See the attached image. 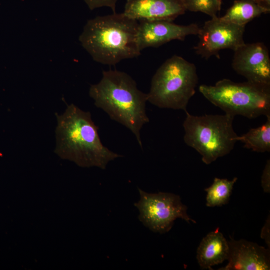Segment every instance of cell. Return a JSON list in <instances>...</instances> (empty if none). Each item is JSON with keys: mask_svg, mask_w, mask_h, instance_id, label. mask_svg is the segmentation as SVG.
<instances>
[{"mask_svg": "<svg viewBox=\"0 0 270 270\" xmlns=\"http://www.w3.org/2000/svg\"><path fill=\"white\" fill-rule=\"evenodd\" d=\"M228 254V240L218 228L202 239L198 248L196 259L202 268L212 270V266L227 260Z\"/></svg>", "mask_w": 270, "mask_h": 270, "instance_id": "13", "label": "cell"}, {"mask_svg": "<svg viewBox=\"0 0 270 270\" xmlns=\"http://www.w3.org/2000/svg\"><path fill=\"white\" fill-rule=\"evenodd\" d=\"M56 116L54 152L61 158L82 167L105 169L110 162L122 156L103 145L90 112L72 104Z\"/></svg>", "mask_w": 270, "mask_h": 270, "instance_id": "1", "label": "cell"}, {"mask_svg": "<svg viewBox=\"0 0 270 270\" xmlns=\"http://www.w3.org/2000/svg\"><path fill=\"white\" fill-rule=\"evenodd\" d=\"M186 10L202 12L211 18L220 10L221 0H184Z\"/></svg>", "mask_w": 270, "mask_h": 270, "instance_id": "17", "label": "cell"}, {"mask_svg": "<svg viewBox=\"0 0 270 270\" xmlns=\"http://www.w3.org/2000/svg\"><path fill=\"white\" fill-rule=\"evenodd\" d=\"M138 190L140 198L134 206L140 212L138 219L152 231L166 232L178 218L196 223L188 214L187 207L182 203L179 196L164 192L148 193L140 188Z\"/></svg>", "mask_w": 270, "mask_h": 270, "instance_id": "7", "label": "cell"}, {"mask_svg": "<svg viewBox=\"0 0 270 270\" xmlns=\"http://www.w3.org/2000/svg\"><path fill=\"white\" fill-rule=\"evenodd\" d=\"M270 216H268V218L264 224V225L261 233L260 237L262 238L264 240L265 242L268 246V248L270 247Z\"/></svg>", "mask_w": 270, "mask_h": 270, "instance_id": "20", "label": "cell"}, {"mask_svg": "<svg viewBox=\"0 0 270 270\" xmlns=\"http://www.w3.org/2000/svg\"><path fill=\"white\" fill-rule=\"evenodd\" d=\"M138 42L140 50L158 47L172 40H184L190 35H198L200 27L196 24L179 25L166 20L140 21Z\"/></svg>", "mask_w": 270, "mask_h": 270, "instance_id": "10", "label": "cell"}, {"mask_svg": "<svg viewBox=\"0 0 270 270\" xmlns=\"http://www.w3.org/2000/svg\"><path fill=\"white\" fill-rule=\"evenodd\" d=\"M266 117V122L261 126L250 128L241 136H238L237 142L244 143V148L258 152H270V115Z\"/></svg>", "mask_w": 270, "mask_h": 270, "instance_id": "15", "label": "cell"}, {"mask_svg": "<svg viewBox=\"0 0 270 270\" xmlns=\"http://www.w3.org/2000/svg\"><path fill=\"white\" fill-rule=\"evenodd\" d=\"M186 10L184 0H126L123 13L138 22H172Z\"/></svg>", "mask_w": 270, "mask_h": 270, "instance_id": "12", "label": "cell"}, {"mask_svg": "<svg viewBox=\"0 0 270 270\" xmlns=\"http://www.w3.org/2000/svg\"><path fill=\"white\" fill-rule=\"evenodd\" d=\"M118 0H84L90 10L106 6L112 10L113 13L116 12V4Z\"/></svg>", "mask_w": 270, "mask_h": 270, "instance_id": "18", "label": "cell"}, {"mask_svg": "<svg viewBox=\"0 0 270 270\" xmlns=\"http://www.w3.org/2000/svg\"><path fill=\"white\" fill-rule=\"evenodd\" d=\"M228 262L222 270H266L270 269V249L244 240L228 241Z\"/></svg>", "mask_w": 270, "mask_h": 270, "instance_id": "11", "label": "cell"}, {"mask_svg": "<svg viewBox=\"0 0 270 270\" xmlns=\"http://www.w3.org/2000/svg\"><path fill=\"white\" fill-rule=\"evenodd\" d=\"M268 12L253 0H235L225 14L220 18L224 21L245 26L254 18Z\"/></svg>", "mask_w": 270, "mask_h": 270, "instance_id": "14", "label": "cell"}, {"mask_svg": "<svg viewBox=\"0 0 270 270\" xmlns=\"http://www.w3.org/2000/svg\"><path fill=\"white\" fill-rule=\"evenodd\" d=\"M238 180L215 178L212 185L205 188L206 192V206L208 207L220 206L226 204L230 199L234 184Z\"/></svg>", "mask_w": 270, "mask_h": 270, "instance_id": "16", "label": "cell"}, {"mask_svg": "<svg viewBox=\"0 0 270 270\" xmlns=\"http://www.w3.org/2000/svg\"><path fill=\"white\" fill-rule=\"evenodd\" d=\"M89 95L96 107L128 128L142 148L140 130L149 122L146 110L148 94L138 88L129 74L116 70L102 71L99 82L90 86Z\"/></svg>", "mask_w": 270, "mask_h": 270, "instance_id": "2", "label": "cell"}, {"mask_svg": "<svg viewBox=\"0 0 270 270\" xmlns=\"http://www.w3.org/2000/svg\"><path fill=\"white\" fill-rule=\"evenodd\" d=\"M261 184L264 192H270V160L266 162L261 178Z\"/></svg>", "mask_w": 270, "mask_h": 270, "instance_id": "19", "label": "cell"}, {"mask_svg": "<svg viewBox=\"0 0 270 270\" xmlns=\"http://www.w3.org/2000/svg\"><path fill=\"white\" fill-rule=\"evenodd\" d=\"M198 90L212 104L234 117L270 115V85L224 78L212 86L202 84Z\"/></svg>", "mask_w": 270, "mask_h": 270, "instance_id": "6", "label": "cell"}, {"mask_svg": "<svg viewBox=\"0 0 270 270\" xmlns=\"http://www.w3.org/2000/svg\"><path fill=\"white\" fill-rule=\"evenodd\" d=\"M185 112L184 140L202 156L203 162L209 164L232 150L238 136L232 126L234 116L226 114L196 116Z\"/></svg>", "mask_w": 270, "mask_h": 270, "instance_id": "5", "label": "cell"}, {"mask_svg": "<svg viewBox=\"0 0 270 270\" xmlns=\"http://www.w3.org/2000/svg\"><path fill=\"white\" fill-rule=\"evenodd\" d=\"M138 26V21L123 12L98 16L87 22L79 40L94 61L115 65L140 55Z\"/></svg>", "mask_w": 270, "mask_h": 270, "instance_id": "3", "label": "cell"}, {"mask_svg": "<svg viewBox=\"0 0 270 270\" xmlns=\"http://www.w3.org/2000/svg\"><path fill=\"white\" fill-rule=\"evenodd\" d=\"M258 5L265 9L270 12V0H253Z\"/></svg>", "mask_w": 270, "mask_h": 270, "instance_id": "21", "label": "cell"}, {"mask_svg": "<svg viewBox=\"0 0 270 270\" xmlns=\"http://www.w3.org/2000/svg\"><path fill=\"white\" fill-rule=\"evenodd\" d=\"M244 28L245 26L224 21L217 16L212 17L200 28L198 34L199 40L194 50L205 59L218 56L224 49L234 51L245 43Z\"/></svg>", "mask_w": 270, "mask_h": 270, "instance_id": "8", "label": "cell"}, {"mask_svg": "<svg viewBox=\"0 0 270 270\" xmlns=\"http://www.w3.org/2000/svg\"><path fill=\"white\" fill-rule=\"evenodd\" d=\"M198 83L196 66L174 55L157 70L151 80L148 101L163 108L187 111L190 100Z\"/></svg>", "mask_w": 270, "mask_h": 270, "instance_id": "4", "label": "cell"}, {"mask_svg": "<svg viewBox=\"0 0 270 270\" xmlns=\"http://www.w3.org/2000/svg\"><path fill=\"white\" fill-rule=\"evenodd\" d=\"M232 66L247 81L270 85V58L263 42L246 44L234 51Z\"/></svg>", "mask_w": 270, "mask_h": 270, "instance_id": "9", "label": "cell"}]
</instances>
